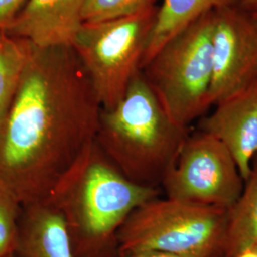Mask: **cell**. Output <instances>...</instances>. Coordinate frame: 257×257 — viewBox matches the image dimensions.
Instances as JSON below:
<instances>
[{"instance_id": "obj_4", "label": "cell", "mask_w": 257, "mask_h": 257, "mask_svg": "<svg viewBox=\"0 0 257 257\" xmlns=\"http://www.w3.org/2000/svg\"><path fill=\"white\" fill-rule=\"evenodd\" d=\"M228 209L156 197L140 206L117 233V251L225 257Z\"/></svg>"}, {"instance_id": "obj_16", "label": "cell", "mask_w": 257, "mask_h": 257, "mask_svg": "<svg viewBox=\"0 0 257 257\" xmlns=\"http://www.w3.org/2000/svg\"><path fill=\"white\" fill-rule=\"evenodd\" d=\"M21 209L19 201L0 188V257L15 253Z\"/></svg>"}, {"instance_id": "obj_10", "label": "cell", "mask_w": 257, "mask_h": 257, "mask_svg": "<svg viewBox=\"0 0 257 257\" xmlns=\"http://www.w3.org/2000/svg\"><path fill=\"white\" fill-rule=\"evenodd\" d=\"M86 0H27L5 31L47 49L73 47L82 27Z\"/></svg>"}, {"instance_id": "obj_2", "label": "cell", "mask_w": 257, "mask_h": 257, "mask_svg": "<svg viewBox=\"0 0 257 257\" xmlns=\"http://www.w3.org/2000/svg\"><path fill=\"white\" fill-rule=\"evenodd\" d=\"M161 189L134 183L95 140L55 186L47 202L63 217L74 257H116L117 233L132 212Z\"/></svg>"}, {"instance_id": "obj_11", "label": "cell", "mask_w": 257, "mask_h": 257, "mask_svg": "<svg viewBox=\"0 0 257 257\" xmlns=\"http://www.w3.org/2000/svg\"><path fill=\"white\" fill-rule=\"evenodd\" d=\"M14 254L17 257H74L64 219L51 203L22 206Z\"/></svg>"}, {"instance_id": "obj_17", "label": "cell", "mask_w": 257, "mask_h": 257, "mask_svg": "<svg viewBox=\"0 0 257 257\" xmlns=\"http://www.w3.org/2000/svg\"><path fill=\"white\" fill-rule=\"evenodd\" d=\"M27 0H0V29L5 30L18 17Z\"/></svg>"}, {"instance_id": "obj_14", "label": "cell", "mask_w": 257, "mask_h": 257, "mask_svg": "<svg viewBox=\"0 0 257 257\" xmlns=\"http://www.w3.org/2000/svg\"><path fill=\"white\" fill-rule=\"evenodd\" d=\"M33 45L0 29V126L19 88Z\"/></svg>"}, {"instance_id": "obj_20", "label": "cell", "mask_w": 257, "mask_h": 257, "mask_svg": "<svg viewBox=\"0 0 257 257\" xmlns=\"http://www.w3.org/2000/svg\"><path fill=\"white\" fill-rule=\"evenodd\" d=\"M236 257H257V251L254 250L253 248H249L243 252H241Z\"/></svg>"}, {"instance_id": "obj_3", "label": "cell", "mask_w": 257, "mask_h": 257, "mask_svg": "<svg viewBox=\"0 0 257 257\" xmlns=\"http://www.w3.org/2000/svg\"><path fill=\"white\" fill-rule=\"evenodd\" d=\"M189 135L169 117L139 71L121 101L102 109L95 142L128 180L161 189Z\"/></svg>"}, {"instance_id": "obj_13", "label": "cell", "mask_w": 257, "mask_h": 257, "mask_svg": "<svg viewBox=\"0 0 257 257\" xmlns=\"http://www.w3.org/2000/svg\"><path fill=\"white\" fill-rule=\"evenodd\" d=\"M257 243V156L238 200L228 210L225 257H236Z\"/></svg>"}, {"instance_id": "obj_19", "label": "cell", "mask_w": 257, "mask_h": 257, "mask_svg": "<svg viewBox=\"0 0 257 257\" xmlns=\"http://www.w3.org/2000/svg\"><path fill=\"white\" fill-rule=\"evenodd\" d=\"M240 8L250 15L257 14V0H243Z\"/></svg>"}, {"instance_id": "obj_15", "label": "cell", "mask_w": 257, "mask_h": 257, "mask_svg": "<svg viewBox=\"0 0 257 257\" xmlns=\"http://www.w3.org/2000/svg\"><path fill=\"white\" fill-rule=\"evenodd\" d=\"M156 0H86L83 23H99L127 18L156 7Z\"/></svg>"}, {"instance_id": "obj_12", "label": "cell", "mask_w": 257, "mask_h": 257, "mask_svg": "<svg viewBox=\"0 0 257 257\" xmlns=\"http://www.w3.org/2000/svg\"><path fill=\"white\" fill-rule=\"evenodd\" d=\"M243 0H164L158 7L148 38L141 69L173 37L205 14L215 10L240 7Z\"/></svg>"}, {"instance_id": "obj_18", "label": "cell", "mask_w": 257, "mask_h": 257, "mask_svg": "<svg viewBox=\"0 0 257 257\" xmlns=\"http://www.w3.org/2000/svg\"><path fill=\"white\" fill-rule=\"evenodd\" d=\"M116 257H189L176 255L172 253L159 252V251H145V252H137V253H128V254H120Z\"/></svg>"}, {"instance_id": "obj_6", "label": "cell", "mask_w": 257, "mask_h": 257, "mask_svg": "<svg viewBox=\"0 0 257 257\" xmlns=\"http://www.w3.org/2000/svg\"><path fill=\"white\" fill-rule=\"evenodd\" d=\"M157 9L156 6L127 18L83 23L73 48L103 110L112 109L121 101L131 80L141 71Z\"/></svg>"}, {"instance_id": "obj_1", "label": "cell", "mask_w": 257, "mask_h": 257, "mask_svg": "<svg viewBox=\"0 0 257 257\" xmlns=\"http://www.w3.org/2000/svg\"><path fill=\"white\" fill-rule=\"evenodd\" d=\"M101 110L73 47L33 46L0 126V188L21 206L47 202L95 140Z\"/></svg>"}, {"instance_id": "obj_8", "label": "cell", "mask_w": 257, "mask_h": 257, "mask_svg": "<svg viewBox=\"0 0 257 257\" xmlns=\"http://www.w3.org/2000/svg\"><path fill=\"white\" fill-rule=\"evenodd\" d=\"M257 79V25L240 7L214 11L211 106L244 90Z\"/></svg>"}, {"instance_id": "obj_5", "label": "cell", "mask_w": 257, "mask_h": 257, "mask_svg": "<svg viewBox=\"0 0 257 257\" xmlns=\"http://www.w3.org/2000/svg\"><path fill=\"white\" fill-rule=\"evenodd\" d=\"M214 11L169 40L141 72L169 117L189 128L210 109Z\"/></svg>"}, {"instance_id": "obj_7", "label": "cell", "mask_w": 257, "mask_h": 257, "mask_svg": "<svg viewBox=\"0 0 257 257\" xmlns=\"http://www.w3.org/2000/svg\"><path fill=\"white\" fill-rule=\"evenodd\" d=\"M244 180L230 151L210 134H190L161 189L166 197L230 209L238 200Z\"/></svg>"}, {"instance_id": "obj_22", "label": "cell", "mask_w": 257, "mask_h": 257, "mask_svg": "<svg viewBox=\"0 0 257 257\" xmlns=\"http://www.w3.org/2000/svg\"><path fill=\"white\" fill-rule=\"evenodd\" d=\"M253 248V249H254V250H256V251H257V243H256V244H255V246H254V247H253V248Z\"/></svg>"}, {"instance_id": "obj_9", "label": "cell", "mask_w": 257, "mask_h": 257, "mask_svg": "<svg viewBox=\"0 0 257 257\" xmlns=\"http://www.w3.org/2000/svg\"><path fill=\"white\" fill-rule=\"evenodd\" d=\"M217 138L230 151L244 182L257 156V79L247 88L215 105L200 128Z\"/></svg>"}, {"instance_id": "obj_23", "label": "cell", "mask_w": 257, "mask_h": 257, "mask_svg": "<svg viewBox=\"0 0 257 257\" xmlns=\"http://www.w3.org/2000/svg\"><path fill=\"white\" fill-rule=\"evenodd\" d=\"M9 257H17V256H16V255H15V254H12V255H11V256H9Z\"/></svg>"}, {"instance_id": "obj_21", "label": "cell", "mask_w": 257, "mask_h": 257, "mask_svg": "<svg viewBox=\"0 0 257 257\" xmlns=\"http://www.w3.org/2000/svg\"><path fill=\"white\" fill-rule=\"evenodd\" d=\"M252 16V18L254 19V21H255V23H256L257 25V14H254V15H251Z\"/></svg>"}]
</instances>
